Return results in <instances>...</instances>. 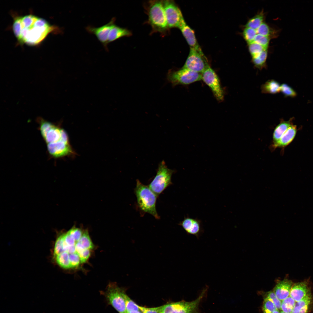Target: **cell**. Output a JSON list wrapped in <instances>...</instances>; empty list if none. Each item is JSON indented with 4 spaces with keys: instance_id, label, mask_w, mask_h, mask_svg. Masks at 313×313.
I'll list each match as a JSON object with an SVG mask.
<instances>
[{
    "instance_id": "1",
    "label": "cell",
    "mask_w": 313,
    "mask_h": 313,
    "mask_svg": "<svg viewBox=\"0 0 313 313\" xmlns=\"http://www.w3.org/2000/svg\"><path fill=\"white\" fill-rule=\"evenodd\" d=\"M57 28L44 19L32 14L16 17L12 25L13 32L18 41L31 46L39 44Z\"/></svg>"
},
{
    "instance_id": "26",
    "label": "cell",
    "mask_w": 313,
    "mask_h": 313,
    "mask_svg": "<svg viewBox=\"0 0 313 313\" xmlns=\"http://www.w3.org/2000/svg\"><path fill=\"white\" fill-rule=\"evenodd\" d=\"M295 303L296 301L292 298L288 296L282 301L281 310L285 313H291Z\"/></svg>"
},
{
    "instance_id": "7",
    "label": "cell",
    "mask_w": 313,
    "mask_h": 313,
    "mask_svg": "<svg viewBox=\"0 0 313 313\" xmlns=\"http://www.w3.org/2000/svg\"><path fill=\"white\" fill-rule=\"evenodd\" d=\"M167 77L168 81L174 86L188 85L202 79L201 74L183 68L176 71L169 70Z\"/></svg>"
},
{
    "instance_id": "4",
    "label": "cell",
    "mask_w": 313,
    "mask_h": 313,
    "mask_svg": "<svg viewBox=\"0 0 313 313\" xmlns=\"http://www.w3.org/2000/svg\"><path fill=\"white\" fill-rule=\"evenodd\" d=\"M207 290L204 288L199 296L191 301H182L159 307V313H200L199 305Z\"/></svg>"
},
{
    "instance_id": "37",
    "label": "cell",
    "mask_w": 313,
    "mask_h": 313,
    "mask_svg": "<svg viewBox=\"0 0 313 313\" xmlns=\"http://www.w3.org/2000/svg\"><path fill=\"white\" fill-rule=\"evenodd\" d=\"M69 258L71 268L78 267L80 263H81L79 255L76 253L69 254Z\"/></svg>"
},
{
    "instance_id": "33",
    "label": "cell",
    "mask_w": 313,
    "mask_h": 313,
    "mask_svg": "<svg viewBox=\"0 0 313 313\" xmlns=\"http://www.w3.org/2000/svg\"><path fill=\"white\" fill-rule=\"evenodd\" d=\"M280 92L285 97H294L296 95L295 91L285 83H283L281 85Z\"/></svg>"
},
{
    "instance_id": "28",
    "label": "cell",
    "mask_w": 313,
    "mask_h": 313,
    "mask_svg": "<svg viewBox=\"0 0 313 313\" xmlns=\"http://www.w3.org/2000/svg\"><path fill=\"white\" fill-rule=\"evenodd\" d=\"M248 49L252 58L256 57L264 50H267L262 46L254 42L248 44Z\"/></svg>"
},
{
    "instance_id": "19",
    "label": "cell",
    "mask_w": 313,
    "mask_h": 313,
    "mask_svg": "<svg viewBox=\"0 0 313 313\" xmlns=\"http://www.w3.org/2000/svg\"><path fill=\"white\" fill-rule=\"evenodd\" d=\"M131 32L127 29L115 25L110 30L108 39V43L125 37H129Z\"/></svg>"
},
{
    "instance_id": "8",
    "label": "cell",
    "mask_w": 313,
    "mask_h": 313,
    "mask_svg": "<svg viewBox=\"0 0 313 313\" xmlns=\"http://www.w3.org/2000/svg\"><path fill=\"white\" fill-rule=\"evenodd\" d=\"M123 290L114 283H110L106 290L102 292L109 305L119 313H127L125 302L123 296Z\"/></svg>"
},
{
    "instance_id": "18",
    "label": "cell",
    "mask_w": 313,
    "mask_h": 313,
    "mask_svg": "<svg viewBox=\"0 0 313 313\" xmlns=\"http://www.w3.org/2000/svg\"><path fill=\"white\" fill-rule=\"evenodd\" d=\"M185 38L190 48L201 49L196 39L194 32L185 22L179 28Z\"/></svg>"
},
{
    "instance_id": "40",
    "label": "cell",
    "mask_w": 313,
    "mask_h": 313,
    "mask_svg": "<svg viewBox=\"0 0 313 313\" xmlns=\"http://www.w3.org/2000/svg\"><path fill=\"white\" fill-rule=\"evenodd\" d=\"M127 313H142L139 311L132 310Z\"/></svg>"
},
{
    "instance_id": "35",
    "label": "cell",
    "mask_w": 313,
    "mask_h": 313,
    "mask_svg": "<svg viewBox=\"0 0 313 313\" xmlns=\"http://www.w3.org/2000/svg\"><path fill=\"white\" fill-rule=\"evenodd\" d=\"M276 309L272 302L268 299H264L262 307L263 313H272Z\"/></svg>"
},
{
    "instance_id": "9",
    "label": "cell",
    "mask_w": 313,
    "mask_h": 313,
    "mask_svg": "<svg viewBox=\"0 0 313 313\" xmlns=\"http://www.w3.org/2000/svg\"><path fill=\"white\" fill-rule=\"evenodd\" d=\"M209 66L208 60L201 49L190 48L189 55L182 68L202 74Z\"/></svg>"
},
{
    "instance_id": "16",
    "label": "cell",
    "mask_w": 313,
    "mask_h": 313,
    "mask_svg": "<svg viewBox=\"0 0 313 313\" xmlns=\"http://www.w3.org/2000/svg\"><path fill=\"white\" fill-rule=\"evenodd\" d=\"M297 126L291 125L283 134L279 140L271 145L273 150L277 148H284L289 145L294 140L297 132Z\"/></svg>"
},
{
    "instance_id": "27",
    "label": "cell",
    "mask_w": 313,
    "mask_h": 313,
    "mask_svg": "<svg viewBox=\"0 0 313 313\" xmlns=\"http://www.w3.org/2000/svg\"><path fill=\"white\" fill-rule=\"evenodd\" d=\"M79 241L86 249L91 250L94 248V245L87 230H85L83 231Z\"/></svg>"
},
{
    "instance_id": "12",
    "label": "cell",
    "mask_w": 313,
    "mask_h": 313,
    "mask_svg": "<svg viewBox=\"0 0 313 313\" xmlns=\"http://www.w3.org/2000/svg\"><path fill=\"white\" fill-rule=\"evenodd\" d=\"M115 19L112 18L106 24L99 27L89 26L86 27L88 32L94 35L97 39L106 48L108 43V37L110 32L115 25Z\"/></svg>"
},
{
    "instance_id": "2",
    "label": "cell",
    "mask_w": 313,
    "mask_h": 313,
    "mask_svg": "<svg viewBox=\"0 0 313 313\" xmlns=\"http://www.w3.org/2000/svg\"><path fill=\"white\" fill-rule=\"evenodd\" d=\"M144 7L148 16L147 21L151 26L152 33L159 32L165 35L169 28L163 1H149Z\"/></svg>"
},
{
    "instance_id": "41",
    "label": "cell",
    "mask_w": 313,
    "mask_h": 313,
    "mask_svg": "<svg viewBox=\"0 0 313 313\" xmlns=\"http://www.w3.org/2000/svg\"><path fill=\"white\" fill-rule=\"evenodd\" d=\"M272 313H280L279 310L277 309H276L274 310Z\"/></svg>"
},
{
    "instance_id": "20",
    "label": "cell",
    "mask_w": 313,
    "mask_h": 313,
    "mask_svg": "<svg viewBox=\"0 0 313 313\" xmlns=\"http://www.w3.org/2000/svg\"><path fill=\"white\" fill-rule=\"evenodd\" d=\"M292 119L287 121L281 120L275 128L273 134V144L276 143L292 124Z\"/></svg>"
},
{
    "instance_id": "36",
    "label": "cell",
    "mask_w": 313,
    "mask_h": 313,
    "mask_svg": "<svg viewBox=\"0 0 313 313\" xmlns=\"http://www.w3.org/2000/svg\"><path fill=\"white\" fill-rule=\"evenodd\" d=\"M256 31L257 34L267 37H269L271 32L270 28L267 24L264 22L262 23L256 30Z\"/></svg>"
},
{
    "instance_id": "32",
    "label": "cell",
    "mask_w": 313,
    "mask_h": 313,
    "mask_svg": "<svg viewBox=\"0 0 313 313\" xmlns=\"http://www.w3.org/2000/svg\"><path fill=\"white\" fill-rule=\"evenodd\" d=\"M265 294L264 299H268L272 302L277 309L279 310H281V302L277 297L273 291H270L267 292Z\"/></svg>"
},
{
    "instance_id": "14",
    "label": "cell",
    "mask_w": 313,
    "mask_h": 313,
    "mask_svg": "<svg viewBox=\"0 0 313 313\" xmlns=\"http://www.w3.org/2000/svg\"><path fill=\"white\" fill-rule=\"evenodd\" d=\"M311 294L308 281H305L293 285L290 296L296 302L299 301Z\"/></svg>"
},
{
    "instance_id": "21",
    "label": "cell",
    "mask_w": 313,
    "mask_h": 313,
    "mask_svg": "<svg viewBox=\"0 0 313 313\" xmlns=\"http://www.w3.org/2000/svg\"><path fill=\"white\" fill-rule=\"evenodd\" d=\"M312 301L310 294L301 300L296 302L291 313H307Z\"/></svg>"
},
{
    "instance_id": "17",
    "label": "cell",
    "mask_w": 313,
    "mask_h": 313,
    "mask_svg": "<svg viewBox=\"0 0 313 313\" xmlns=\"http://www.w3.org/2000/svg\"><path fill=\"white\" fill-rule=\"evenodd\" d=\"M47 148L49 154L55 158L63 156L72 153L69 143L61 142L56 144L47 145Z\"/></svg>"
},
{
    "instance_id": "13",
    "label": "cell",
    "mask_w": 313,
    "mask_h": 313,
    "mask_svg": "<svg viewBox=\"0 0 313 313\" xmlns=\"http://www.w3.org/2000/svg\"><path fill=\"white\" fill-rule=\"evenodd\" d=\"M179 225L183 228L187 234L194 235L198 239L203 232L201 221L197 218L188 216L185 217Z\"/></svg>"
},
{
    "instance_id": "29",
    "label": "cell",
    "mask_w": 313,
    "mask_h": 313,
    "mask_svg": "<svg viewBox=\"0 0 313 313\" xmlns=\"http://www.w3.org/2000/svg\"><path fill=\"white\" fill-rule=\"evenodd\" d=\"M257 34L256 30L247 27L244 28L243 32V38L248 44L254 41Z\"/></svg>"
},
{
    "instance_id": "31",
    "label": "cell",
    "mask_w": 313,
    "mask_h": 313,
    "mask_svg": "<svg viewBox=\"0 0 313 313\" xmlns=\"http://www.w3.org/2000/svg\"><path fill=\"white\" fill-rule=\"evenodd\" d=\"M123 296L124 299L127 313L132 310L139 311L138 305L132 300L124 292Z\"/></svg>"
},
{
    "instance_id": "23",
    "label": "cell",
    "mask_w": 313,
    "mask_h": 313,
    "mask_svg": "<svg viewBox=\"0 0 313 313\" xmlns=\"http://www.w3.org/2000/svg\"><path fill=\"white\" fill-rule=\"evenodd\" d=\"M264 14L263 12L250 19L247 23L245 27L256 30L263 22Z\"/></svg>"
},
{
    "instance_id": "39",
    "label": "cell",
    "mask_w": 313,
    "mask_h": 313,
    "mask_svg": "<svg viewBox=\"0 0 313 313\" xmlns=\"http://www.w3.org/2000/svg\"><path fill=\"white\" fill-rule=\"evenodd\" d=\"M138 307L142 313H159V307L147 308L139 305Z\"/></svg>"
},
{
    "instance_id": "38",
    "label": "cell",
    "mask_w": 313,
    "mask_h": 313,
    "mask_svg": "<svg viewBox=\"0 0 313 313\" xmlns=\"http://www.w3.org/2000/svg\"><path fill=\"white\" fill-rule=\"evenodd\" d=\"M90 255V250L85 249L81 253L79 256L80 258L81 263L85 262Z\"/></svg>"
},
{
    "instance_id": "24",
    "label": "cell",
    "mask_w": 313,
    "mask_h": 313,
    "mask_svg": "<svg viewBox=\"0 0 313 313\" xmlns=\"http://www.w3.org/2000/svg\"><path fill=\"white\" fill-rule=\"evenodd\" d=\"M267 54V50H264L256 57L252 58V62L255 67L259 70L265 67Z\"/></svg>"
},
{
    "instance_id": "34",
    "label": "cell",
    "mask_w": 313,
    "mask_h": 313,
    "mask_svg": "<svg viewBox=\"0 0 313 313\" xmlns=\"http://www.w3.org/2000/svg\"><path fill=\"white\" fill-rule=\"evenodd\" d=\"M269 37L264 36L257 34L256 35L254 41L263 46L267 49L270 41Z\"/></svg>"
},
{
    "instance_id": "15",
    "label": "cell",
    "mask_w": 313,
    "mask_h": 313,
    "mask_svg": "<svg viewBox=\"0 0 313 313\" xmlns=\"http://www.w3.org/2000/svg\"><path fill=\"white\" fill-rule=\"evenodd\" d=\"M293 285L291 280L285 278L278 281L273 291L277 297L281 301H282L289 296Z\"/></svg>"
},
{
    "instance_id": "11",
    "label": "cell",
    "mask_w": 313,
    "mask_h": 313,
    "mask_svg": "<svg viewBox=\"0 0 313 313\" xmlns=\"http://www.w3.org/2000/svg\"><path fill=\"white\" fill-rule=\"evenodd\" d=\"M202 80L210 88L216 99L222 101L224 92L219 79L214 70L210 66L202 73Z\"/></svg>"
},
{
    "instance_id": "10",
    "label": "cell",
    "mask_w": 313,
    "mask_h": 313,
    "mask_svg": "<svg viewBox=\"0 0 313 313\" xmlns=\"http://www.w3.org/2000/svg\"><path fill=\"white\" fill-rule=\"evenodd\" d=\"M163 1L169 28H179L185 22L180 10L172 1L164 0Z\"/></svg>"
},
{
    "instance_id": "3",
    "label": "cell",
    "mask_w": 313,
    "mask_h": 313,
    "mask_svg": "<svg viewBox=\"0 0 313 313\" xmlns=\"http://www.w3.org/2000/svg\"><path fill=\"white\" fill-rule=\"evenodd\" d=\"M134 193L140 209L144 212L151 214L156 219H159L156 208L158 196L149 186L143 184L137 180Z\"/></svg>"
},
{
    "instance_id": "42",
    "label": "cell",
    "mask_w": 313,
    "mask_h": 313,
    "mask_svg": "<svg viewBox=\"0 0 313 313\" xmlns=\"http://www.w3.org/2000/svg\"><path fill=\"white\" fill-rule=\"evenodd\" d=\"M280 313H285L284 312H283V311H281V312H280Z\"/></svg>"
},
{
    "instance_id": "25",
    "label": "cell",
    "mask_w": 313,
    "mask_h": 313,
    "mask_svg": "<svg viewBox=\"0 0 313 313\" xmlns=\"http://www.w3.org/2000/svg\"><path fill=\"white\" fill-rule=\"evenodd\" d=\"M55 257L57 263L60 267L65 269L71 268L69 254L67 252H63Z\"/></svg>"
},
{
    "instance_id": "30",
    "label": "cell",
    "mask_w": 313,
    "mask_h": 313,
    "mask_svg": "<svg viewBox=\"0 0 313 313\" xmlns=\"http://www.w3.org/2000/svg\"><path fill=\"white\" fill-rule=\"evenodd\" d=\"M63 243L64 237L63 234L59 236L56 240L54 251V257L64 252Z\"/></svg>"
},
{
    "instance_id": "5",
    "label": "cell",
    "mask_w": 313,
    "mask_h": 313,
    "mask_svg": "<svg viewBox=\"0 0 313 313\" xmlns=\"http://www.w3.org/2000/svg\"><path fill=\"white\" fill-rule=\"evenodd\" d=\"M39 121L40 132L47 145L62 142L69 143L67 134L63 130L42 118Z\"/></svg>"
},
{
    "instance_id": "22",
    "label": "cell",
    "mask_w": 313,
    "mask_h": 313,
    "mask_svg": "<svg viewBox=\"0 0 313 313\" xmlns=\"http://www.w3.org/2000/svg\"><path fill=\"white\" fill-rule=\"evenodd\" d=\"M281 85L274 79L268 80L262 84L261 87L262 93L274 94L280 92Z\"/></svg>"
},
{
    "instance_id": "6",
    "label": "cell",
    "mask_w": 313,
    "mask_h": 313,
    "mask_svg": "<svg viewBox=\"0 0 313 313\" xmlns=\"http://www.w3.org/2000/svg\"><path fill=\"white\" fill-rule=\"evenodd\" d=\"M174 171L168 168L163 161L159 165L156 175L148 186L158 196L171 185V177Z\"/></svg>"
}]
</instances>
